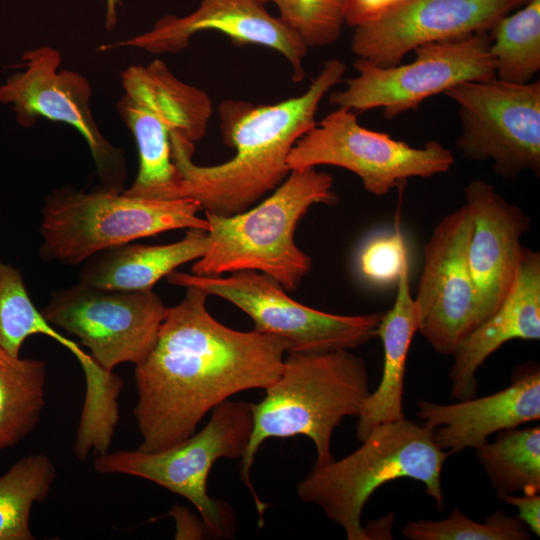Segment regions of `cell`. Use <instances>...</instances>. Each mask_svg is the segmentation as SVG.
Listing matches in <instances>:
<instances>
[{
	"label": "cell",
	"mask_w": 540,
	"mask_h": 540,
	"mask_svg": "<svg viewBox=\"0 0 540 540\" xmlns=\"http://www.w3.org/2000/svg\"><path fill=\"white\" fill-rule=\"evenodd\" d=\"M185 288L183 299L167 307L152 350L135 365L133 414L141 451L174 446L231 396L265 390L279 376L288 352L281 337L223 325L209 313L206 292Z\"/></svg>",
	"instance_id": "obj_1"
},
{
	"label": "cell",
	"mask_w": 540,
	"mask_h": 540,
	"mask_svg": "<svg viewBox=\"0 0 540 540\" xmlns=\"http://www.w3.org/2000/svg\"><path fill=\"white\" fill-rule=\"evenodd\" d=\"M345 71V63L330 59L303 94L275 104L224 100L218 107L221 135L235 155L221 164L197 165L192 159L194 143L174 134L177 198L196 201L204 212L232 215L276 189L290 173L287 158L292 148L315 126L322 99Z\"/></svg>",
	"instance_id": "obj_2"
},
{
	"label": "cell",
	"mask_w": 540,
	"mask_h": 540,
	"mask_svg": "<svg viewBox=\"0 0 540 540\" xmlns=\"http://www.w3.org/2000/svg\"><path fill=\"white\" fill-rule=\"evenodd\" d=\"M259 403H252L253 429L241 458V478L255 502L259 525L267 504L250 478L260 446L270 438L308 437L316 449L315 466L331 463V438L346 417L358 416L370 394L364 360L350 350L287 353L277 379Z\"/></svg>",
	"instance_id": "obj_3"
},
{
	"label": "cell",
	"mask_w": 540,
	"mask_h": 540,
	"mask_svg": "<svg viewBox=\"0 0 540 540\" xmlns=\"http://www.w3.org/2000/svg\"><path fill=\"white\" fill-rule=\"evenodd\" d=\"M333 177L316 167L291 170L259 205L232 214L205 212L207 248L192 274L220 276L251 270L293 291L311 269V258L294 240L300 219L315 204H333Z\"/></svg>",
	"instance_id": "obj_4"
},
{
	"label": "cell",
	"mask_w": 540,
	"mask_h": 540,
	"mask_svg": "<svg viewBox=\"0 0 540 540\" xmlns=\"http://www.w3.org/2000/svg\"><path fill=\"white\" fill-rule=\"evenodd\" d=\"M449 455L436 443L433 429L423 423L406 418L382 423L351 454L314 466L298 483L297 495L341 526L348 540H365L363 508L373 492L388 482L419 481L438 509L445 507L441 474Z\"/></svg>",
	"instance_id": "obj_5"
},
{
	"label": "cell",
	"mask_w": 540,
	"mask_h": 540,
	"mask_svg": "<svg viewBox=\"0 0 540 540\" xmlns=\"http://www.w3.org/2000/svg\"><path fill=\"white\" fill-rule=\"evenodd\" d=\"M199 211L189 198L147 199L102 186L90 192L62 187L47 196L42 208L41 256L79 265L139 238L176 229L208 230Z\"/></svg>",
	"instance_id": "obj_6"
},
{
	"label": "cell",
	"mask_w": 540,
	"mask_h": 540,
	"mask_svg": "<svg viewBox=\"0 0 540 540\" xmlns=\"http://www.w3.org/2000/svg\"><path fill=\"white\" fill-rule=\"evenodd\" d=\"M120 78L123 94L116 107L134 137L139 158L137 176L123 192L147 199H177L171 138L180 134L192 143L201 140L212 116L211 99L176 77L160 59L129 66Z\"/></svg>",
	"instance_id": "obj_7"
},
{
	"label": "cell",
	"mask_w": 540,
	"mask_h": 540,
	"mask_svg": "<svg viewBox=\"0 0 540 540\" xmlns=\"http://www.w3.org/2000/svg\"><path fill=\"white\" fill-rule=\"evenodd\" d=\"M253 429L252 403L226 400L212 410L207 424L184 441L169 448L145 452L121 450L96 455L99 474L139 477L186 498L200 514L206 533L228 538L235 533V517L229 504L212 498L208 476L221 458L241 459Z\"/></svg>",
	"instance_id": "obj_8"
},
{
	"label": "cell",
	"mask_w": 540,
	"mask_h": 540,
	"mask_svg": "<svg viewBox=\"0 0 540 540\" xmlns=\"http://www.w3.org/2000/svg\"><path fill=\"white\" fill-rule=\"evenodd\" d=\"M489 44L488 32H478L419 46L406 64L381 67L357 58L356 76L333 91L329 102L351 111L382 109L385 118L393 119L458 84L494 78Z\"/></svg>",
	"instance_id": "obj_9"
},
{
	"label": "cell",
	"mask_w": 540,
	"mask_h": 540,
	"mask_svg": "<svg viewBox=\"0 0 540 540\" xmlns=\"http://www.w3.org/2000/svg\"><path fill=\"white\" fill-rule=\"evenodd\" d=\"M454 161L451 150L438 141L413 147L363 127L354 111L336 108L296 142L287 167H340L357 175L367 192L384 196L410 178L445 173Z\"/></svg>",
	"instance_id": "obj_10"
},
{
	"label": "cell",
	"mask_w": 540,
	"mask_h": 540,
	"mask_svg": "<svg viewBox=\"0 0 540 540\" xmlns=\"http://www.w3.org/2000/svg\"><path fill=\"white\" fill-rule=\"evenodd\" d=\"M168 281L195 286L234 304L255 324V331L283 338L287 353H324L351 350L376 337L383 312L339 315L305 306L267 275L251 270L228 277L199 276L173 271Z\"/></svg>",
	"instance_id": "obj_11"
},
{
	"label": "cell",
	"mask_w": 540,
	"mask_h": 540,
	"mask_svg": "<svg viewBox=\"0 0 540 540\" xmlns=\"http://www.w3.org/2000/svg\"><path fill=\"white\" fill-rule=\"evenodd\" d=\"M458 106L455 145L473 161H491L496 175H540V81L510 83L496 77L467 81L444 93Z\"/></svg>",
	"instance_id": "obj_12"
},
{
	"label": "cell",
	"mask_w": 540,
	"mask_h": 540,
	"mask_svg": "<svg viewBox=\"0 0 540 540\" xmlns=\"http://www.w3.org/2000/svg\"><path fill=\"white\" fill-rule=\"evenodd\" d=\"M167 307L152 290H118L84 282L54 292L41 311L79 338L105 371L140 363L152 350Z\"/></svg>",
	"instance_id": "obj_13"
},
{
	"label": "cell",
	"mask_w": 540,
	"mask_h": 540,
	"mask_svg": "<svg viewBox=\"0 0 540 540\" xmlns=\"http://www.w3.org/2000/svg\"><path fill=\"white\" fill-rule=\"evenodd\" d=\"M25 69L0 84V102L10 103L18 122L31 126L42 117L76 129L86 141L101 186L124 190L126 163L97 126L91 110L92 88L79 72L60 69V52L48 45L26 51Z\"/></svg>",
	"instance_id": "obj_14"
},
{
	"label": "cell",
	"mask_w": 540,
	"mask_h": 540,
	"mask_svg": "<svg viewBox=\"0 0 540 540\" xmlns=\"http://www.w3.org/2000/svg\"><path fill=\"white\" fill-rule=\"evenodd\" d=\"M471 230L464 203L436 224L423 247L422 270L413 296L418 332L443 355H452L481 322L468 264Z\"/></svg>",
	"instance_id": "obj_15"
},
{
	"label": "cell",
	"mask_w": 540,
	"mask_h": 540,
	"mask_svg": "<svg viewBox=\"0 0 540 540\" xmlns=\"http://www.w3.org/2000/svg\"><path fill=\"white\" fill-rule=\"evenodd\" d=\"M527 1L409 0L355 27L351 50L357 58L377 66H395L419 46L488 32L500 18Z\"/></svg>",
	"instance_id": "obj_16"
},
{
	"label": "cell",
	"mask_w": 540,
	"mask_h": 540,
	"mask_svg": "<svg viewBox=\"0 0 540 540\" xmlns=\"http://www.w3.org/2000/svg\"><path fill=\"white\" fill-rule=\"evenodd\" d=\"M215 30L240 45H258L280 53L290 64L295 83L305 78L308 48L262 0H201L188 15H166L147 32L104 44L101 51L134 48L151 54H175L185 50L196 33Z\"/></svg>",
	"instance_id": "obj_17"
},
{
	"label": "cell",
	"mask_w": 540,
	"mask_h": 540,
	"mask_svg": "<svg viewBox=\"0 0 540 540\" xmlns=\"http://www.w3.org/2000/svg\"><path fill=\"white\" fill-rule=\"evenodd\" d=\"M465 204L472 222L468 264L482 322L496 311L514 283L524 250L521 239L531 220L482 179L468 183Z\"/></svg>",
	"instance_id": "obj_18"
},
{
	"label": "cell",
	"mask_w": 540,
	"mask_h": 540,
	"mask_svg": "<svg viewBox=\"0 0 540 540\" xmlns=\"http://www.w3.org/2000/svg\"><path fill=\"white\" fill-rule=\"evenodd\" d=\"M417 415L433 429L438 446L449 454L477 449L492 434L540 418V370L522 367L505 389L453 404L418 401Z\"/></svg>",
	"instance_id": "obj_19"
},
{
	"label": "cell",
	"mask_w": 540,
	"mask_h": 540,
	"mask_svg": "<svg viewBox=\"0 0 540 540\" xmlns=\"http://www.w3.org/2000/svg\"><path fill=\"white\" fill-rule=\"evenodd\" d=\"M515 339H540V254L527 247L505 299L454 350L449 372L451 398L475 397L477 370L503 344Z\"/></svg>",
	"instance_id": "obj_20"
},
{
	"label": "cell",
	"mask_w": 540,
	"mask_h": 540,
	"mask_svg": "<svg viewBox=\"0 0 540 540\" xmlns=\"http://www.w3.org/2000/svg\"><path fill=\"white\" fill-rule=\"evenodd\" d=\"M416 332L418 317L407 263L396 282L394 303L387 312H383L376 330V337L381 339L383 346V369L378 387L370 392L357 416L356 437L360 442L374 427L405 418L404 378L410 346Z\"/></svg>",
	"instance_id": "obj_21"
},
{
	"label": "cell",
	"mask_w": 540,
	"mask_h": 540,
	"mask_svg": "<svg viewBox=\"0 0 540 540\" xmlns=\"http://www.w3.org/2000/svg\"><path fill=\"white\" fill-rule=\"evenodd\" d=\"M207 242V230L189 228L174 243L106 249L83 262L79 281L107 289L150 290L179 266L201 258Z\"/></svg>",
	"instance_id": "obj_22"
},
{
	"label": "cell",
	"mask_w": 540,
	"mask_h": 540,
	"mask_svg": "<svg viewBox=\"0 0 540 540\" xmlns=\"http://www.w3.org/2000/svg\"><path fill=\"white\" fill-rule=\"evenodd\" d=\"M42 334L66 347L79 361L87 385H95L104 377V370L78 343L63 336L49 323L32 302L21 273L0 262V346L20 356L25 340Z\"/></svg>",
	"instance_id": "obj_23"
},
{
	"label": "cell",
	"mask_w": 540,
	"mask_h": 540,
	"mask_svg": "<svg viewBox=\"0 0 540 540\" xmlns=\"http://www.w3.org/2000/svg\"><path fill=\"white\" fill-rule=\"evenodd\" d=\"M46 371L43 360L20 358L0 346V451L38 425L46 403Z\"/></svg>",
	"instance_id": "obj_24"
},
{
	"label": "cell",
	"mask_w": 540,
	"mask_h": 540,
	"mask_svg": "<svg viewBox=\"0 0 540 540\" xmlns=\"http://www.w3.org/2000/svg\"><path fill=\"white\" fill-rule=\"evenodd\" d=\"M476 455L497 497L540 491V427L498 432L494 442L476 449Z\"/></svg>",
	"instance_id": "obj_25"
},
{
	"label": "cell",
	"mask_w": 540,
	"mask_h": 540,
	"mask_svg": "<svg viewBox=\"0 0 540 540\" xmlns=\"http://www.w3.org/2000/svg\"><path fill=\"white\" fill-rule=\"evenodd\" d=\"M495 77L510 83L533 81L540 71V0L500 18L488 31Z\"/></svg>",
	"instance_id": "obj_26"
},
{
	"label": "cell",
	"mask_w": 540,
	"mask_h": 540,
	"mask_svg": "<svg viewBox=\"0 0 540 540\" xmlns=\"http://www.w3.org/2000/svg\"><path fill=\"white\" fill-rule=\"evenodd\" d=\"M56 478L46 454L27 455L0 477V540H33L31 509L44 501Z\"/></svg>",
	"instance_id": "obj_27"
},
{
	"label": "cell",
	"mask_w": 540,
	"mask_h": 540,
	"mask_svg": "<svg viewBox=\"0 0 540 540\" xmlns=\"http://www.w3.org/2000/svg\"><path fill=\"white\" fill-rule=\"evenodd\" d=\"M410 540H528L531 532L517 517L495 510L484 522L468 518L458 508L441 520L410 521L401 529Z\"/></svg>",
	"instance_id": "obj_28"
},
{
	"label": "cell",
	"mask_w": 540,
	"mask_h": 540,
	"mask_svg": "<svg viewBox=\"0 0 540 540\" xmlns=\"http://www.w3.org/2000/svg\"><path fill=\"white\" fill-rule=\"evenodd\" d=\"M262 1L278 8V17L308 49L335 43L345 24L347 0Z\"/></svg>",
	"instance_id": "obj_29"
},
{
	"label": "cell",
	"mask_w": 540,
	"mask_h": 540,
	"mask_svg": "<svg viewBox=\"0 0 540 540\" xmlns=\"http://www.w3.org/2000/svg\"><path fill=\"white\" fill-rule=\"evenodd\" d=\"M407 263L408 248L398 226L393 232H380L369 237L357 256V269L361 278L374 286L396 283Z\"/></svg>",
	"instance_id": "obj_30"
},
{
	"label": "cell",
	"mask_w": 540,
	"mask_h": 540,
	"mask_svg": "<svg viewBox=\"0 0 540 540\" xmlns=\"http://www.w3.org/2000/svg\"><path fill=\"white\" fill-rule=\"evenodd\" d=\"M409 0H347L345 24L355 28L371 22Z\"/></svg>",
	"instance_id": "obj_31"
},
{
	"label": "cell",
	"mask_w": 540,
	"mask_h": 540,
	"mask_svg": "<svg viewBox=\"0 0 540 540\" xmlns=\"http://www.w3.org/2000/svg\"><path fill=\"white\" fill-rule=\"evenodd\" d=\"M508 505L516 507L517 518L524 523L531 533L540 535V496L539 494L522 496L507 495L502 498Z\"/></svg>",
	"instance_id": "obj_32"
},
{
	"label": "cell",
	"mask_w": 540,
	"mask_h": 540,
	"mask_svg": "<svg viewBox=\"0 0 540 540\" xmlns=\"http://www.w3.org/2000/svg\"><path fill=\"white\" fill-rule=\"evenodd\" d=\"M394 523V514L390 513L384 519L372 522V525L364 528L365 540L370 539H391V528Z\"/></svg>",
	"instance_id": "obj_33"
},
{
	"label": "cell",
	"mask_w": 540,
	"mask_h": 540,
	"mask_svg": "<svg viewBox=\"0 0 540 540\" xmlns=\"http://www.w3.org/2000/svg\"><path fill=\"white\" fill-rule=\"evenodd\" d=\"M106 4V27L112 30L117 23V9L121 5V0H105Z\"/></svg>",
	"instance_id": "obj_34"
}]
</instances>
